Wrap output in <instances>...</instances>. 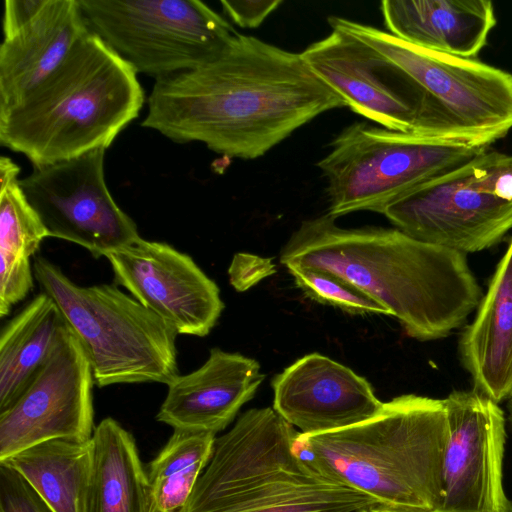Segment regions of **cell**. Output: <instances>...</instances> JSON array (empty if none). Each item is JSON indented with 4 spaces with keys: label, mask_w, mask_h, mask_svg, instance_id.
<instances>
[{
    "label": "cell",
    "mask_w": 512,
    "mask_h": 512,
    "mask_svg": "<svg viewBox=\"0 0 512 512\" xmlns=\"http://www.w3.org/2000/svg\"><path fill=\"white\" fill-rule=\"evenodd\" d=\"M141 125L229 158H259L345 101L294 53L237 34L197 68L155 80Z\"/></svg>",
    "instance_id": "6da1fadb"
},
{
    "label": "cell",
    "mask_w": 512,
    "mask_h": 512,
    "mask_svg": "<svg viewBox=\"0 0 512 512\" xmlns=\"http://www.w3.org/2000/svg\"><path fill=\"white\" fill-rule=\"evenodd\" d=\"M280 262L287 269L323 271L350 283L419 341L449 336L483 297L466 254L397 228H343L327 213L300 224Z\"/></svg>",
    "instance_id": "7a4b0ae2"
},
{
    "label": "cell",
    "mask_w": 512,
    "mask_h": 512,
    "mask_svg": "<svg viewBox=\"0 0 512 512\" xmlns=\"http://www.w3.org/2000/svg\"><path fill=\"white\" fill-rule=\"evenodd\" d=\"M448 437L443 399L406 394L384 402L373 417L317 434L298 433L297 456L322 476L380 505L435 511Z\"/></svg>",
    "instance_id": "3957f363"
},
{
    "label": "cell",
    "mask_w": 512,
    "mask_h": 512,
    "mask_svg": "<svg viewBox=\"0 0 512 512\" xmlns=\"http://www.w3.org/2000/svg\"><path fill=\"white\" fill-rule=\"evenodd\" d=\"M144 101L136 71L89 32L31 94L0 110V144L33 167L107 149Z\"/></svg>",
    "instance_id": "277c9868"
},
{
    "label": "cell",
    "mask_w": 512,
    "mask_h": 512,
    "mask_svg": "<svg viewBox=\"0 0 512 512\" xmlns=\"http://www.w3.org/2000/svg\"><path fill=\"white\" fill-rule=\"evenodd\" d=\"M298 433L273 408L244 412L216 438L180 512H359L380 505L302 461L293 448Z\"/></svg>",
    "instance_id": "5b68a950"
},
{
    "label": "cell",
    "mask_w": 512,
    "mask_h": 512,
    "mask_svg": "<svg viewBox=\"0 0 512 512\" xmlns=\"http://www.w3.org/2000/svg\"><path fill=\"white\" fill-rule=\"evenodd\" d=\"M33 272L81 342L98 387L169 385L179 375L177 333L136 299L111 284L79 286L42 256Z\"/></svg>",
    "instance_id": "8992f818"
},
{
    "label": "cell",
    "mask_w": 512,
    "mask_h": 512,
    "mask_svg": "<svg viewBox=\"0 0 512 512\" xmlns=\"http://www.w3.org/2000/svg\"><path fill=\"white\" fill-rule=\"evenodd\" d=\"M331 28L364 41L413 80L423 137L490 148L512 129V74L409 44L387 31L330 16Z\"/></svg>",
    "instance_id": "52a82bcc"
},
{
    "label": "cell",
    "mask_w": 512,
    "mask_h": 512,
    "mask_svg": "<svg viewBox=\"0 0 512 512\" xmlns=\"http://www.w3.org/2000/svg\"><path fill=\"white\" fill-rule=\"evenodd\" d=\"M487 149L355 122L333 139L317 163L327 181V214H382L409 191Z\"/></svg>",
    "instance_id": "ba28073f"
},
{
    "label": "cell",
    "mask_w": 512,
    "mask_h": 512,
    "mask_svg": "<svg viewBox=\"0 0 512 512\" xmlns=\"http://www.w3.org/2000/svg\"><path fill=\"white\" fill-rule=\"evenodd\" d=\"M423 242L474 253L512 229V155L487 149L401 196L382 213Z\"/></svg>",
    "instance_id": "9c48e42d"
},
{
    "label": "cell",
    "mask_w": 512,
    "mask_h": 512,
    "mask_svg": "<svg viewBox=\"0 0 512 512\" xmlns=\"http://www.w3.org/2000/svg\"><path fill=\"white\" fill-rule=\"evenodd\" d=\"M90 32L155 80L206 64L238 32L199 0H79Z\"/></svg>",
    "instance_id": "30bf717a"
},
{
    "label": "cell",
    "mask_w": 512,
    "mask_h": 512,
    "mask_svg": "<svg viewBox=\"0 0 512 512\" xmlns=\"http://www.w3.org/2000/svg\"><path fill=\"white\" fill-rule=\"evenodd\" d=\"M106 149L34 167L20 186L48 236L87 249L95 258L140 239L135 222L116 204L105 181Z\"/></svg>",
    "instance_id": "8fae6325"
},
{
    "label": "cell",
    "mask_w": 512,
    "mask_h": 512,
    "mask_svg": "<svg viewBox=\"0 0 512 512\" xmlns=\"http://www.w3.org/2000/svg\"><path fill=\"white\" fill-rule=\"evenodd\" d=\"M94 383L86 352L65 323L28 387L0 413V461L51 439L91 440Z\"/></svg>",
    "instance_id": "7c38bea8"
},
{
    "label": "cell",
    "mask_w": 512,
    "mask_h": 512,
    "mask_svg": "<svg viewBox=\"0 0 512 512\" xmlns=\"http://www.w3.org/2000/svg\"><path fill=\"white\" fill-rule=\"evenodd\" d=\"M443 400L448 437L440 500L432 512H512L503 486L504 412L474 389Z\"/></svg>",
    "instance_id": "4fadbf2b"
},
{
    "label": "cell",
    "mask_w": 512,
    "mask_h": 512,
    "mask_svg": "<svg viewBox=\"0 0 512 512\" xmlns=\"http://www.w3.org/2000/svg\"><path fill=\"white\" fill-rule=\"evenodd\" d=\"M105 257L115 281L177 334L204 337L217 323L220 290L189 255L140 238Z\"/></svg>",
    "instance_id": "5bb4252c"
},
{
    "label": "cell",
    "mask_w": 512,
    "mask_h": 512,
    "mask_svg": "<svg viewBox=\"0 0 512 512\" xmlns=\"http://www.w3.org/2000/svg\"><path fill=\"white\" fill-rule=\"evenodd\" d=\"M301 55L355 113L386 129L423 137L414 82L382 53L354 35L332 28Z\"/></svg>",
    "instance_id": "9a60e30c"
},
{
    "label": "cell",
    "mask_w": 512,
    "mask_h": 512,
    "mask_svg": "<svg viewBox=\"0 0 512 512\" xmlns=\"http://www.w3.org/2000/svg\"><path fill=\"white\" fill-rule=\"evenodd\" d=\"M273 409L302 434L343 429L379 412L371 384L343 364L307 354L272 381Z\"/></svg>",
    "instance_id": "2e32d148"
},
{
    "label": "cell",
    "mask_w": 512,
    "mask_h": 512,
    "mask_svg": "<svg viewBox=\"0 0 512 512\" xmlns=\"http://www.w3.org/2000/svg\"><path fill=\"white\" fill-rule=\"evenodd\" d=\"M264 378L255 359L212 348L201 367L168 385L156 419L174 430L216 435L254 397Z\"/></svg>",
    "instance_id": "e0dca14e"
},
{
    "label": "cell",
    "mask_w": 512,
    "mask_h": 512,
    "mask_svg": "<svg viewBox=\"0 0 512 512\" xmlns=\"http://www.w3.org/2000/svg\"><path fill=\"white\" fill-rule=\"evenodd\" d=\"M90 32L79 0H46L0 45V110L23 101L65 61Z\"/></svg>",
    "instance_id": "ac0fdd59"
},
{
    "label": "cell",
    "mask_w": 512,
    "mask_h": 512,
    "mask_svg": "<svg viewBox=\"0 0 512 512\" xmlns=\"http://www.w3.org/2000/svg\"><path fill=\"white\" fill-rule=\"evenodd\" d=\"M387 32L418 47L474 59L497 19L489 0H385Z\"/></svg>",
    "instance_id": "d6986e66"
},
{
    "label": "cell",
    "mask_w": 512,
    "mask_h": 512,
    "mask_svg": "<svg viewBox=\"0 0 512 512\" xmlns=\"http://www.w3.org/2000/svg\"><path fill=\"white\" fill-rule=\"evenodd\" d=\"M474 390L499 403L512 395V239L459 341Z\"/></svg>",
    "instance_id": "ffe728a7"
},
{
    "label": "cell",
    "mask_w": 512,
    "mask_h": 512,
    "mask_svg": "<svg viewBox=\"0 0 512 512\" xmlns=\"http://www.w3.org/2000/svg\"><path fill=\"white\" fill-rule=\"evenodd\" d=\"M20 167L0 158V316L22 301L33 288L30 258L48 232L28 202L18 178Z\"/></svg>",
    "instance_id": "44dd1931"
},
{
    "label": "cell",
    "mask_w": 512,
    "mask_h": 512,
    "mask_svg": "<svg viewBox=\"0 0 512 512\" xmlns=\"http://www.w3.org/2000/svg\"><path fill=\"white\" fill-rule=\"evenodd\" d=\"M91 447L86 512H150L147 472L131 433L105 418L94 429Z\"/></svg>",
    "instance_id": "7402d4cb"
},
{
    "label": "cell",
    "mask_w": 512,
    "mask_h": 512,
    "mask_svg": "<svg viewBox=\"0 0 512 512\" xmlns=\"http://www.w3.org/2000/svg\"><path fill=\"white\" fill-rule=\"evenodd\" d=\"M64 317L46 293L35 296L1 330L0 413L28 387L51 353Z\"/></svg>",
    "instance_id": "603a6c76"
},
{
    "label": "cell",
    "mask_w": 512,
    "mask_h": 512,
    "mask_svg": "<svg viewBox=\"0 0 512 512\" xmlns=\"http://www.w3.org/2000/svg\"><path fill=\"white\" fill-rule=\"evenodd\" d=\"M0 463L22 475L53 512H86L91 440L51 439Z\"/></svg>",
    "instance_id": "cb8c5ba5"
},
{
    "label": "cell",
    "mask_w": 512,
    "mask_h": 512,
    "mask_svg": "<svg viewBox=\"0 0 512 512\" xmlns=\"http://www.w3.org/2000/svg\"><path fill=\"white\" fill-rule=\"evenodd\" d=\"M215 440L212 433L174 430L146 471L150 512L182 510L212 456Z\"/></svg>",
    "instance_id": "d4e9b609"
},
{
    "label": "cell",
    "mask_w": 512,
    "mask_h": 512,
    "mask_svg": "<svg viewBox=\"0 0 512 512\" xmlns=\"http://www.w3.org/2000/svg\"><path fill=\"white\" fill-rule=\"evenodd\" d=\"M306 296L353 314L389 312L361 290L333 274L305 268L287 269Z\"/></svg>",
    "instance_id": "484cf974"
},
{
    "label": "cell",
    "mask_w": 512,
    "mask_h": 512,
    "mask_svg": "<svg viewBox=\"0 0 512 512\" xmlns=\"http://www.w3.org/2000/svg\"><path fill=\"white\" fill-rule=\"evenodd\" d=\"M0 512H53L16 470L0 463Z\"/></svg>",
    "instance_id": "4316f807"
},
{
    "label": "cell",
    "mask_w": 512,
    "mask_h": 512,
    "mask_svg": "<svg viewBox=\"0 0 512 512\" xmlns=\"http://www.w3.org/2000/svg\"><path fill=\"white\" fill-rule=\"evenodd\" d=\"M275 272V265L271 259L249 253L235 254L228 269L230 284L240 292Z\"/></svg>",
    "instance_id": "83f0119b"
},
{
    "label": "cell",
    "mask_w": 512,
    "mask_h": 512,
    "mask_svg": "<svg viewBox=\"0 0 512 512\" xmlns=\"http://www.w3.org/2000/svg\"><path fill=\"white\" fill-rule=\"evenodd\" d=\"M223 12L242 28H256L275 11L281 0H221Z\"/></svg>",
    "instance_id": "f1b7e54d"
},
{
    "label": "cell",
    "mask_w": 512,
    "mask_h": 512,
    "mask_svg": "<svg viewBox=\"0 0 512 512\" xmlns=\"http://www.w3.org/2000/svg\"><path fill=\"white\" fill-rule=\"evenodd\" d=\"M46 0H6L3 13V35L7 36L29 22Z\"/></svg>",
    "instance_id": "f546056e"
},
{
    "label": "cell",
    "mask_w": 512,
    "mask_h": 512,
    "mask_svg": "<svg viewBox=\"0 0 512 512\" xmlns=\"http://www.w3.org/2000/svg\"><path fill=\"white\" fill-rule=\"evenodd\" d=\"M372 512H426V511H413V510H403L391 508L383 505H378L371 508ZM432 512V511H431Z\"/></svg>",
    "instance_id": "4dcf8cb0"
},
{
    "label": "cell",
    "mask_w": 512,
    "mask_h": 512,
    "mask_svg": "<svg viewBox=\"0 0 512 512\" xmlns=\"http://www.w3.org/2000/svg\"><path fill=\"white\" fill-rule=\"evenodd\" d=\"M508 418L512 425V395L508 398Z\"/></svg>",
    "instance_id": "1f68e13d"
},
{
    "label": "cell",
    "mask_w": 512,
    "mask_h": 512,
    "mask_svg": "<svg viewBox=\"0 0 512 512\" xmlns=\"http://www.w3.org/2000/svg\"><path fill=\"white\" fill-rule=\"evenodd\" d=\"M359 512H372V510H371V508H368V509L361 510Z\"/></svg>",
    "instance_id": "d6a6232c"
}]
</instances>
